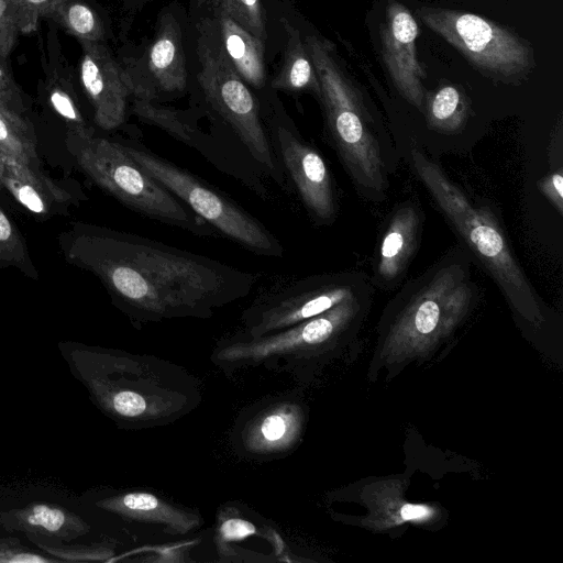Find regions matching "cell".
Masks as SVG:
<instances>
[{
    "label": "cell",
    "mask_w": 563,
    "mask_h": 563,
    "mask_svg": "<svg viewBox=\"0 0 563 563\" xmlns=\"http://www.w3.org/2000/svg\"><path fill=\"white\" fill-rule=\"evenodd\" d=\"M64 260L96 276L135 324L208 319L251 294L261 275L139 234L73 221L57 235Z\"/></svg>",
    "instance_id": "cell-1"
},
{
    "label": "cell",
    "mask_w": 563,
    "mask_h": 563,
    "mask_svg": "<svg viewBox=\"0 0 563 563\" xmlns=\"http://www.w3.org/2000/svg\"><path fill=\"white\" fill-rule=\"evenodd\" d=\"M57 346L91 402L122 429L174 422L199 402L198 382L167 361L75 341Z\"/></svg>",
    "instance_id": "cell-2"
},
{
    "label": "cell",
    "mask_w": 563,
    "mask_h": 563,
    "mask_svg": "<svg viewBox=\"0 0 563 563\" xmlns=\"http://www.w3.org/2000/svg\"><path fill=\"white\" fill-rule=\"evenodd\" d=\"M306 45L319 86L327 134L355 186L379 200L388 188L390 144L336 64L329 44L308 36Z\"/></svg>",
    "instance_id": "cell-3"
},
{
    "label": "cell",
    "mask_w": 563,
    "mask_h": 563,
    "mask_svg": "<svg viewBox=\"0 0 563 563\" xmlns=\"http://www.w3.org/2000/svg\"><path fill=\"white\" fill-rule=\"evenodd\" d=\"M66 147L81 173L126 208L195 235H217L211 225L147 174L120 141L95 132L66 134Z\"/></svg>",
    "instance_id": "cell-4"
},
{
    "label": "cell",
    "mask_w": 563,
    "mask_h": 563,
    "mask_svg": "<svg viewBox=\"0 0 563 563\" xmlns=\"http://www.w3.org/2000/svg\"><path fill=\"white\" fill-rule=\"evenodd\" d=\"M411 165L443 214L488 271L510 303L528 316L538 314L533 289L516 261L493 214L478 207L420 148L411 146Z\"/></svg>",
    "instance_id": "cell-5"
},
{
    "label": "cell",
    "mask_w": 563,
    "mask_h": 563,
    "mask_svg": "<svg viewBox=\"0 0 563 563\" xmlns=\"http://www.w3.org/2000/svg\"><path fill=\"white\" fill-rule=\"evenodd\" d=\"M361 295L284 330L252 338L239 333L220 340L211 361L223 372L264 366L301 374L330 350L362 309Z\"/></svg>",
    "instance_id": "cell-6"
},
{
    "label": "cell",
    "mask_w": 563,
    "mask_h": 563,
    "mask_svg": "<svg viewBox=\"0 0 563 563\" xmlns=\"http://www.w3.org/2000/svg\"><path fill=\"white\" fill-rule=\"evenodd\" d=\"M197 56V81L209 109L231 131L261 173L282 189H288L271 146L260 102L203 29Z\"/></svg>",
    "instance_id": "cell-7"
},
{
    "label": "cell",
    "mask_w": 563,
    "mask_h": 563,
    "mask_svg": "<svg viewBox=\"0 0 563 563\" xmlns=\"http://www.w3.org/2000/svg\"><path fill=\"white\" fill-rule=\"evenodd\" d=\"M129 155L218 233L262 256L283 257L280 241L232 198L137 142L120 141Z\"/></svg>",
    "instance_id": "cell-8"
},
{
    "label": "cell",
    "mask_w": 563,
    "mask_h": 563,
    "mask_svg": "<svg viewBox=\"0 0 563 563\" xmlns=\"http://www.w3.org/2000/svg\"><path fill=\"white\" fill-rule=\"evenodd\" d=\"M351 274H322L273 284L242 311L245 336H263L317 317L358 297L361 283Z\"/></svg>",
    "instance_id": "cell-9"
},
{
    "label": "cell",
    "mask_w": 563,
    "mask_h": 563,
    "mask_svg": "<svg viewBox=\"0 0 563 563\" xmlns=\"http://www.w3.org/2000/svg\"><path fill=\"white\" fill-rule=\"evenodd\" d=\"M417 13L431 30L489 77L511 81L534 66L529 44L483 16L426 8Z\"/></svg>",
    "instance_id": "cell-10"
},
{
    "label": "cell",
    "mask_w": 563,
    "mask_h": 563,
    "mask_svg": "<svg viewBox=\"0 0 563 563\" xmlns=\"http://www.w3.org/2000/svg\"><path fill=\"white\" fill-rule=\"evenodd\" d=\"M262 114L272 150L289 188L291 185L316 223H332L338 203L324 158L277 103L262 107Z\"/></svg>",
    "instance_id": "cell-11"
},
{
    "label": "cell",
    "mask_w": 563,
    "mask_h": 563,
    "mask_svg": "<svg viewBox=\"0 0 563 563\" xmlns=\"http://www.w3.org/2000/svg\"><path fill=\"white\" fill-rule=\"evenodd\" d=\"M400 313L391 340L422 343L452 329L467 312L474 297L467 267L445 260L416 285Z\"/></svg>",
    "instance_id": "cell-12"
},
{
    "label": "cell",
    "mask_w": 563,
    "mask_h": 563,
    "mask_svg": "<svg viewBox=\"0 0 563 563\" xmlns=\"http://www.w3.org/2000/svg\"><path fill=\"white\" fill-rule=\"evenodd\" d=\"M133 112L144 122L156 125L172 137L199 152L219 170L235 178L260 198L272 195L268 180L236 141L222 135L205 133L188 112L163 107L153 100L133 98Z\"/></svg>",
    "instance_id": "cell-13"
},
{
    "label": "cell",
    "mask_w": 563,
    "mask_h": 563,
    "mask_svg": "<svg viewBox=\"0 0 563 563\" xmlns=\"http://www.w3.org/2000/svg\"><path fill=\"white\" fill-rule=\"evenodd\" d=\"M303 424L302 402L288 394L275 396L241 412L233 428V448L249 459L284 457L299 443Z\"/></svg>",
    "instance_id": "cell-14"
},
{
    "label": "cell",
    "mask_w": 563,
    "mask_h": 563,
    "mask_svg": "<svg viewBox=\"0 0 563 563\" xmlns=\"http://www.w3.org/2000/svg\"><path fill=\"white\" fill-rule=\"evenodd\" d=\"M80 81L93 110V121L102 130L120 128L132 97L131 78L102 42L79 41Z\"/></svg>",
    "instance_id": "cell-15"
},
{
    "label": "cell",
    "mask_w": 563,
    "mask_h": 563,
    "mask_svg": "<svg viewBox=\"0 0 563 563\" xmlns=\"http://www.w3.org/2000/svg\"><path fill=\"white\" fill-rule=\"evenodd\" d=\"M0 186L29 213L42 220L68 217L87 199L74 181L55 180L42 167L23 164L0 151Z\"/></svg>",
    "instance_id": "cell-16"
},
{
    "label": "cell",
    "mask_w": 563,
    "mask_h": 563,
    "mask_svg": "<svg viewBox=\"0 0 563 563\" xmlns=\"http://www.w3.org/2000/svg\"><path fill=\"white\" fill-rule=\"evenodd\" d=\"M418 25L406 7L390 1L382 27L383 57L393 82L412 106L422 109L424 73L417 59Z\"/></svg>",
    "instance_id": "cell-17"
},
{
    "label": "cell",
    "mask_w": 563,
    "mask_h": 563,
    "mask_svg": "<svg viewBox=\"0 0 563 563\" xmlns=\"http://www.w3.org/2000/svg\"><path fill=\"white\" fill-rule=\"evenodd\" d=\"M145 79L132 84V98L153 100L158 93L179 95L187 88V67L179 22L172 13L161 19L147 49Z\"/></svg>",
    "instance_id": "cell-18"
},
{
    "label": "cell",
    "mask_w": 563,
    "mask_h": 563,
    "mask_svg": "<svg viewBox=\"0 0 563 563\" xmlns=\"http://www.w3.org/2000/svg\"><path fill=\"white\" fill-rule=\"evenodd\" d=\"M93 504L121 519L159 528L170 536H184L200 527L202 518L147 490H124L101 495Z\"/></svg>",
    "instance_id": "cell-19"
},
{
    "label": "cell",
    "mask_w": 563,
    "mask_h": 563,
    "mask_svg": "<svg viewBox=\"0 0 563 563\" xmlns=\"http://www.w3.org/2000/svg\"><path fill=\"white\" fill-rule=\"evenodd\" d=\"M213 8V16L203 23V30L216 42L222 54L241 78L256 90L266 84L264 42L254 36L223 10Z\"/></svg>",
    "instance_id": "cell-20"
},
{
    "label": "cell",
    "mask_w": 563,
    "mask_h": 563,
    "mask_svg": "<svg viewBox=\"0 0 563 563\" xmlns=\"http://www.w3.org/2000/svg\"><path fill=\"white\" fill-rule=\"evenodd\" d=\"M420 228L421 216L413 205L404 203L393 212L375 261L379 285L389 286L402 275L418 244Z\"/></svg>",
    "instance_id": "cell-21"
},
{
    "label": "cell",
    "mask_w": 563,
    "mask_h": 563,
    "mask_svg": "<svg viewBox=\"0 0 563 563\" xmlns=\"http://www.w3.org/2000/svg\"><path fill=\"white\" fill-rule=\"evenodd\" d=\"M7 531L54 538L70 542L87 534L91 527L76 512L56 503H31L0 512Z\"/></svg>",
    "instance_id": "cell-22"
},
{
    "label": "cell",
    "mask_w": 563,
    "mask_h": 563,
    "mask_svg": "<svg viewBox=\"0 0 563 563\" xmlns=\"http://www.w3.org/2000/svg\"><path fill=\"white\" fill-rule=\"evenodd\" d=\"M283 23L288 38L282 66L272 80V87L285 92L308 91L319 97L320 86L307 45L297 29L288 21L284 20Z\"/></svg>",
    "instance_id": "cell-23"
},
{
    "label": "cell",
    "mask_w": 563,
    "mask_h": 563,
    "mask_svg": "<svg viewBox=\"0 0 563 563\" xmlns=\"http://www.w3.org/2000/svg\"><path fill=\"white\" fill-rule=\"evenodd\" d=\"M46 18L55 20L79 41L102 42L104 38L99 15L84 2L63 0Z\"/></svg>",
    "instance_id": "cell-24"
},
{
    "label": "cell",
    "mask_w": 563,
    "mask_h": 563,
    "mask_svg": "<svg viewBox=\"0 0 563 563\" xmlns=\"http://www.w3.org/2000/svg\"><path fill=\"white\" fill-rule=\"evenodd\" d=\"M0 267H14L34 280L38 272L34 265L25 239L14 221L0 206Z\"/></svg>",
    "instance_id": "cell-25"
},
{
    "label": "cell",
    "mask_w": 563,
    "mask_h": 563,
    "mask_svg": "<svg viewBox=\"0 0 563 563\" xmlns=\"http://www.w3.org/2000/svg\"><path fill=\"white\" fill-rule=\"evenodd\" d=\"M25 536L38 549L62 562H108L114 554L112 547L106 542L68 544L66 541L54 538L40 537L35 534Z\"/></svg>",
    "instance_id": "cell-26"
},
{
    "label": "cell",
    "mask_w": 563,
    "mask_h": 563,
    "mask_svg": "<svg viewBox=\"0 0 563 563\" xmlns=\"http://www.w3.org/2000/svg\"><path fill=\"white\" fill-rule=\"evenodd\" d=\"M466 108L460 91L453 86L440 88L429 101L430 125L444 133L456 132L465 121Z\"/></svg>",
    "instance_id": "cell-27"
},
{
    "label": "cell",
    "mask_w": 563,
    "mask_h": 563,
    "mask_svg": "<svg viewBox=\"0 0 563 563\" xmlns=\"http://www.w3.org/2000/svg\"><path fill=\"white\" fill-rule=\"evenodd\" d=\"M48 100L66 126V134L82 135L95 132L86 122L76 100L71 85L54 78L47 86Z\"/></svg>",
    "instance_id": "cell-28"
},
{
    "label": "cell",
    "mask_w": 563,
    "mask_h": 563,
    "mask_svg": "<svg viewBox=\"0 0 563 563\" xmlns=\"http://www.w3.org/2000/svg\"><path fill=\"white\" fill-rule=\"evenodd\" d=\"M0 151L33 167H41L35 132L26 131L0 113Z\"/></svg>",
    "instance_id": "cell-29"
},
{
    "label": "cell",
    "mask_w": 563,
    "mask_h": 563,
    "mask_svg": "<svg viewBox=\"0 0 563 563\" xmlns=\"http://www.w3.org/2000/svg\"><path fill=\"white\" fill-rule=\"evenodd\" d=\"M212 7L227 12L264 43L267 40L266 21L262 0H208Z\"/></svg>",
    "instance_id": "cell-30"
},
{
    "label": "cell",
    "mask_w": 563,
    "mask_h": 563,
    "mask_svg": "<svg viewBox=\"0 0 563 563\" xmlns=\"http://www.w3.org/2000/svg\"><path fill=\"white\" fill-rule=\"evenodd\" d=\"M0 113L18 126L35 132L26 115V107L9 71L0 65Z\"/></svg>",
    "instance_id": "cell-31"
},
{
    "label": "cell",
    "mask_w": 563,
    "mask_h": 563,
    "mask_svg": "<svg viewBox=\"0 0 563 563\" xmlns=\"http://www.w3.org/2000/svg\"><path fill=\"white\" fill-rule=\"evenodd\" d=\"M21 34L20 14L14 0H0L1 66H4Z\"/></svg>",
    "instance_id": "cell-32"
},
{
    "label": "cell",
    "mask_w": 563,
    "mask_h": 563,
    "mask_svg": "<svg viewBox=\"0 0 563 563\" xmlns=\"http://www.w3.org/2000/svg\"><path fill=\"white\" fill-rule=\"evenodd\" d=\"M58 559L24 547L18 538H0V563H58Z\"/></svg>",
    "instance_id": "cell-33"
},
{
    "label": "cell",
    "mask_w": 563,
    "mask_h": 563,
    "mask_svg": "<svg viewBox=\"0 0 563 563\" xmlns=\"http://www.w3.org/2000/svg\"><path fill=\"white\" fill-rule=\"evenodd\" d=\"M63 0H14L19 14L22 34H29L36 30L38 21Z\"/></svg>",
    "instance_id": "cell-34"
},
{
    "label": "cell",
    "mask_w": 563,
    "mask_h": 563,
    "mask_svg": "<svg viewBox=\"0 0 563 563\" xmlns=\"http://www.w3.org/2000/svg\"><path fill=\"white\" fill-rule=\"evenodd\" d=\"M540 190L548 198L552 205L563 212V175L562 170L559 169L549 174L541 183Z\"/></svg>",
    "instance_id": "cell-35"
},
{
    "label": "cell",
    "mask_w": 563,
    "mask_h": 563,
    "mask_svg": "<svg viewBox=\"0 0 563 563\" xmlns=\"http://www.w3.org/2000/svg\"><path fill=\"white\" fill-rule=\"evenodd\" d=\"M426 512L427 510L423 507L408 505L402 509V517L407 520L415 519L423 517Z\"/></svg>",
    "instance_id": "cell-36"
},
{
    "label": "cell",
    "mask_w": 563,
    "mask_h": 563,
    "mask_svg": "<svg viewBox=\"0 0 563 563\" xmlns=\"http://www.w3.org/2000/svg\"><path fill=\"white\" fill-rule=\"evenodd\" d=\"M1 191H2V188H1V186H0V192H1Z\"/></svg>",
    "instance_id": "cell-37"
}]
</instances>
